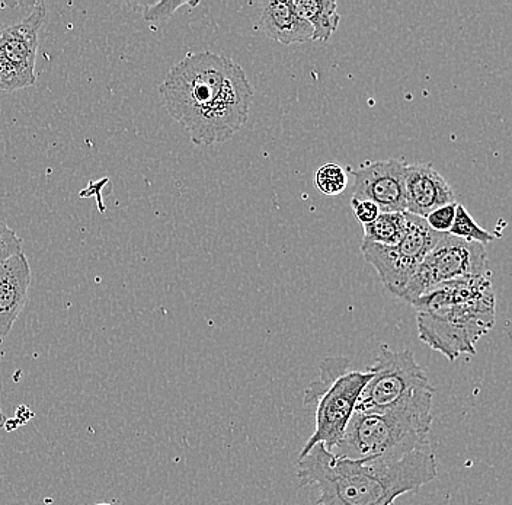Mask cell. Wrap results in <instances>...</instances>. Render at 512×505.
I'll list each match as a JSON object with an SVG mask.
<instances>
[{"label": "cell", "mask_w": 512, "mask_h": 505, "mask_svg": "<svg viewBox=\"0 0 512 505\" xmlns=\"http://www.w3.org/2000/svg\"><path fill=\"white\" fill-rule=\"evenodd\" d=\"M159 94L192 143L213 146L232 139L245 126L254 88L232 59L201 51L169 70Z\"/></svg>", "instance_id": "obj_1"}, {"label": "cell", "mask_w": 512, "mask_h": 505, "mask_svg": "<svg viewBox=\"0 0 512 505\" xmlns=\"http://www.w3.org/2000/svg\"><path fill=\"white\" fill-rule=\"evenodd\" d=\"M438 475L431 444L395 459L351 460L322 444L299 456L297 478L318 489V505H393Z\"/></svg>", "instance_id": "obj_2"}, {"label": "cell", "mask_w": 512, "mask_h": 505, "mask_svg": "<svg viewBox=\"0 0 512 505\" xmlns=\"http://www.w3.org/2000/svg\"><path fill=\"white\" fill-rule=\"evenodd\" d=\"M419 340L448 361L476 356V344L495 325L491 274L446 281L416 299Z\"/></svg>", "instance_id": "obj_3"}, {"label": "cell", "mask_w": 512, "mask_h": 505, "mask_svg": "<svg viewBox=\"0 0 512 505\" xmlns=\"http://www.w3.org/2000/svg\"><path fill=\"white\" fill-rule=\"evenodd\" d=\"M434 393L387 411H355L335 456L351 460L395 459L430 443Z\"/></svg>", "instance_id": "obj_4"}, {"label": "cell", "mask_w": 512, "mask_h": 505, "mask_svg": "<svg viewBox=\"0 0 512 505\" xmlns=\"http://www.w3.org/2000/svg\"><path fill=\"white\" fill-rule=\"evenodd\" d=\"M370 377L368 370L352 369L347 357H328L320 363L318 379L304 392V405L315 407V431L300 456L318 444L329 452L338 446Z\"/></svg>", "instance_id": "obj_5"}, {"label": "cell", "mask_w": 512, "mask_h": 505, "mask_svg": "<svg viewBox=\"0 0 512 505\" xmlns=\"http://www.w3.org/2000/svg\"><path fill=\"white\" fill-rule=\"evenodd\" d=\"M366 388L361 392L355 411L380 412L402 407L419 396L435 393L411 350L382 348L373 366Z\"/></svg>", "instance_id": "obj_6"}, {"label": "cell", "mask_w": 512, "mask_h": 505, "mask_svg": "<svg viewBox=\"0 0 512 505\" xmlns=\"http://www.w3.org/2000/svg\"><path fill=\"white\" fill-rule=\"evenodd\" d=\"M406 232L395 246L361 242V254L368 264L376 268L384 287L396 296H402L409 280L424 258L430 254L446 233L434 232L425 219L406 213Z\"/></svg>", "instance_id": "obj_7"}, {"label": "cell", "mask_w": 512, "mask_h": 505, "mask_svg": "<svg viewBox=\"0 0 512 505\" xmlns=\"http://www.w3.org/2000/svg\"><path fill=\"white\" fill-rule=\"evenodd\" d=\"M486 274H491V270L485 246L446 233L421 262L400 299L412 305L438 284Z\"/></svg>", "instance_id": "obj_8"}, {"label": "cell", "mask_w": 512, "mask_h": 505, "mask_svg": "<svg viewBox=\"0 0 512 505\" xmlns=\"http://www.w3.org/2000/svg\"><path fill=\"white\" fill-rule=\"evenodd\" d=\"M408 163L389 159L364 163L351 171L354 175L352 198L367 200L379 207L380 213H405V172Z\"/></svg>", "instance_id": "obj_9"}, {"label": "cell", "mask_w": 512, "mask_h": 505, "mask_svg": "<svg viewBox=\"0 0 512 505\" xmlns=\"http://www.w3.org/2000/svg\"><path fill=\"white\" fill-rule=\"evenodd\" d=\"M406 213L425 217L438 207L454 203V193L443 175L428 163L406 166L405 172Z\"/></svg>", "instance_id": "obj_10"}, {"label": "cell", "mask_w": 512, "mask_h": 505, "mask_svg": "<svg viewBox=\"0 0 512 505\" xmlns=\"http://www.w3.org/2000/svg\"><path fill=\"white\" fill-rule=\"evenodd\" d=\"M31 286V267L24 252L0 264V340L8 337L24 309Z\"/></svg>", "instance_id": "obj_11"}, {"label": "cell", "mask_w": 512, "mask_h": 505, "mask_svg": "<svg viewBox=\"0 0 512 505\" xmlns=\"http://www.w3.org/2000/svg\"><path fill=\"white\" fill-rule=\"evenodd\" d=\"M259 27L268 38L284 46L313 40L312 27L294 12L290 2L268 0L262 3Z\"/></svg>", "instance_id": "obj_12"}, {"label": "cell", "mask_w": 512, "mask_h": 505, "mask_svg": "<svg viewBox=\"0 0 512 505\" xmlns=\"http://www.w3.org/2000/svg\"><path fill=\"white\" fill-rule=\"evenodd\" d=\"M291 8L312 27L313 40L328 41L338 28L341 17L335 0H291Z\"/></svg>", "instance_id": "obj_13"}, {"label": "cell", "mask_w": 512, "mask_h": 505, "mask_svg": "<svg viewBox=\"0 0 512 505\" xmlns=\"http://www.w3.org/2000/svg\"><path fill=\"white\" fill-rule=\"evenodd\" d=\"M363 242L395 246L402 241L406 232L405 213H380L374 222L363 226Z\"/></svg>", "instance_id": "obj_14"}, {"label": "cell", "mask_w": 512, "mask_h": 505, "mask_svg": "<svg viewBox=\"0 0 512 505\" xmlns=\"http://www.w3.org/2000/svg\"><path fill=\"white\" fill-rule=\"evenodd\" d=\"M448 233L451 236L463 239V241L476 242V244L483 246L491 244L495 239H498V236L492 235L488 230L480 228L462 204H457L456 219H454L453 226H451Z\"/></svg>", "instance_id": "obj_15"}, {"label": "cell", "mask_w": 512, "mask_h": 505, "mask_svg": "<svg viewBox=\"0 0 512 505\" xmlns=\"http://www.w3.org/2000/svg\"><path fill=\"white\" fill-rule=\"evenodd\" d=\"M315 184L325 196H339L348 187L347 171L338 163H325L316 171Z\"/></svg>", "instance_id": "obj_16"}, {"label": "cell", "mask_w": 512, "mask_h": 505, "mask_svg": "<svg viewBox=\"0 0 512 505\" xmlns=\"http://www.w3.org/2000/svg\"><path fill=\"white\" fill-rule=\"evenodd\" d=\"M200 5V2H175V0H162V2L155 3V5L147 6L143 12L144 21L149 24H163L168 21L172 15L178 11L182 6H195Z\"/></svg>", "instance_id": "obj_17"}, {"label": "cell", "mask_w": 512, "mask_h": 505, "mask_svg": "<svg viewBox=\"0 0 512 505\" xmlns=\"http://www.w3.org/2000/svg\"><path fill=\"white\" fill-rule=\"evenodd\" d=\"M457 204L459 203L454 201V203L447 204V206L438 207V209H435L434 212L425 217V222L434 232H450L454 219H456Z\"/></svg>", "instance_id": "obj_18"}, {"label": "cell", "mask_w": 512, "mask_h": 505, "mask_svg": "<svg viewBox=\"0 0 512 505\" xmlns=\"http://www.w3.org/2000/svg\"><path fill=\"white\" fill-rule=\"evenodd\" d=\"M22 254V239L5 223L0 222V264Z\"/></svg>", "instance_id": "obj_19"}, {"label": "cell", "mask_w": 512, "mask_h": 505, "mask_svg": "<svg viewBox=\"0 0 512 505\" xmlns=\"http://www.w3.org/2000/svg\"><path fill=\"white\" fill-rule=\"evenodd\" d=\"M351 206L352 210H354L355 217H357L358 222L363 226L374 222V220L379 217V207H377L376 204L371 203V201L352 198Z\"/></svg>", "instance_id": "obj_20"}, {"label": "cell", "mask_w": 512, "mask_h": 505, "mask_svg": "<svg viewBox=\"0 0 512 505\" xmlns=\"http://www.w3.org/2000/svg\"><path fill=\"white\" fill-rule=\"evenodd\" d=\"M6 417L3 415L2 408H0V428L5 427Z\"/></svg>", "instance_id": "obj_21"}, {"label": "cell", "mask_w": 512, "mask_h": 505, "mask_svg": "<svg viewBox=\"0 0 512 505\" xmlns=\"http://www.w3.org/2000/svg\"><path fill=\"white\" fill-rule=\"evenodd\" d=\"M95 505H114V504H111V503H98V504H95Z\"/></svg>", "instance_id": "obj_22"}]
</instances>
